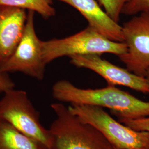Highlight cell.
Listing matches in <instances>:
<instances>
[{
	"instance_id": "1",
	"label": "cell",
	"mask_w": 149,
	"mask_h": 149,
	"mask_svg": "<svg viewBox=\"0 0 149 149\" xmlns=\"http://www.w3.org/2000/svg\"><path fill=\"white\" fill-rule=\"evenodd\" d=\"M52 95L71 105H90L109 109L119 119H137L149 117V101H142L116 86L83 89L67 80H60L52 87Z\"/></svg>"
},
{
	"instance_id": "2",
	"label": "cell",
	"mask_w": 149,
	"mask_h": 149,
	"mask_svg": "<svg viewBox=\"0 0 149 149\" xmlns=\"http://www.w3.org/2000/svg\"><path fill=\"white\" fill-rule=\"evenodd\" d=\"M56 118L49 132L52 149H114L98 130L84 122L60 103L51 104Z\"/></svg>"
},
{
	"instance_id": "3",
	"label": "cell",
	"mask_w": 149,
	"mask_h": 149,
	"mask_svg": "<svg viewBox=\"0 0 149 149\" xmlns=\"http://www.w3.org/2000/svg\"><path fill=\"white\" fill-rule=\"evenodd\" d=\"M42 49L44 61L47 65L59 58L76 55L109 53L119 56L126 53L127 47L124 42L112 41L88 26L69 37L42 41Z\"/></svg>"
},
{
	"instance_id": "4",
	"label": "cell",
	"mask_w": 149,
	"mask_h": 149,
	"mask_svg": "<svg viewBox=\"0 0 149 149\" xmlns=\"http://www.w3.org/2000/svg\"><path fill=\"white\" fill-rule=\"evenodd\" d=\"M70 111L98 130L112 146L119 149H149V133L136 131L112 118L103 108L71 105Z\"/></svg>"
},
{
	"instance_id": "5",
	"label": "cell",
	"mask_w": 149,
	"mask_h": 149,
	"mask_svg": "<svg viewBox=\"0 0 149 149\" xmlns=\"http://www.w3.org/2000/svg\"><path fill=\"white\" fill-rule=\"evenodd\" d=\"M0 118L48 149H52L51 134L41 124L39 114L26 91L13 88L4 92L0 100Z\"/></svg>"
},
{
	"instance_id": "6",
	"label": "cell",
	"mask_w": 149,
	"mask_h": 149,
	"mask_svg": "<svg viewBox=\"0 0 149 149\" xmlns=\"http://www.w3.org/2000/svg\"><path fill=\"white\" fill-rule=\"evenodd\" d=\"M34 13L27 12V18L22 37L15 50L5 62L0 64V72H20L38 80H42L45 66L43 58L42 42L34 28Z\"/></svg>"
},
{
	"instance_id": "7",
	"label": "cell",
	"mask_w": 149,
	"mask_h": 149,
	"mask_svg": "<svg viewBox=\"0 0 149 149\" xmlns=\"http://www.w3.org/2000/svg\"><path fill=\"white\" fill-rule=\"evenodd\" d=\"M122 32L127 51L119 59L129 71L145 77L149 69V12L134 16L123 24Z\"/></svg>"
},
{
	"instance_id": "8",
	"label": "cell",
	"mask_w": 149,
	"mask_h": 149,
	"mask_svg": "<svg viewBox=\"0 0 149 149\" xmlns=\"http://www.w3.org/2000/svg\"><path fill=\"white\" fill-rule=\"evenodd\" d=\"M69 58L71 64L77 68L93 71L106 80L108 85L123 86L145 94H149V85L145 77L112 64L102 58L101 55H76Z\"/></svg>"
},
{
	"instance_id": "9",
	"label": "cell",
	"mask_w": 149,
	"mask_h": 149,
	"mask_svg": "<svg viewBox=\"0 0 149 149\" xmlns=\"http://www.w3.org/2000/svg\"><path fill=\"white\" fill-rule=\"evenodd\" d=\"M26 10L0 5V64L8 59L21 39L27 21Z\"/></svg>"
},
{
	"instance_id": "10",
	"label": "cell",
	"mask_w": 149,
	"mask_h": 149,
	"mask_svg": "<svg viewBox=\"0 0 149 149\" xmlns=\"http://www.w3.org/2000/svg\"><path fill=\"white\" fill-rule=\"evenodd\" d=\"M79 11L88 26L114 42H124L122 26L114 21L95 0H58Z\"/></svg>"
},
{
	"instance_id": "11",
	"label": "cell",
	"mask_w": 149,
	"mask_h": 149,
	"mask_svg": "<svg viewBox=\"0 0 149 149\" xmlns=\"http://www.w3.org/2000/svg\"><path fill=\"white\" fill-rule=\"evenodd\" d=\"M0 149H49L0 118Z\"/></svg>"
},
{
	"instance_id": "12",
	"label": "cell",
	"mask_w": 149,
	"mask_h": 149,
	"mask_svg": "<svg viewBox=\"0 0 149 149\" xmlns=\"http://www.w3.org/2000/svg\"><path fill=\"white\" fill-rule=\"evenodd\" d=\"M0 5L37 12L45 19L55 16L53 0H0Z\"/></svg>"
},
{
	"instance_id": "13",
	"label": "cell",
	"mask_w": 149,
	"mask_h": 149,
	"mask_svg": "<svg viewBox=\"0 0 149 149\" xmlns=\"http://www.w3.org/2000/svg\"><path fill=\"white\" fill-rule=\"evenodd\" d=\"M107 14L116 22L118 23L124 6L130 0H98Z\"/></svg>"
},
{
	"instance_id": "14",
	"label": "cell",
	"mask_w": 149,
	"mask_h": 149,
	"mask_svg": "<svg viewBox=\"0 0 149 149\" xmlns=\"http://www.w3.org/2000/svg\"><path fill=\"white\" fill-rule=\"evenodd\" d=\"M143 12H149V0H130L124 6L122 14L135 16Z\"/></svg>"
},
{
	"instance_id": "15",
	"label": "cell",
	"mask_w": 149,
	"mask_h": 149,
	"mask_svg": "<svg viewBox=\"0 0 149 149\" xmlns=\"http://www.w3.org/2000/svg\"><path fill=\"white\" fill-rule=\"evenodd\" d=\"M118 121L135 130L149 133V117L137 119H119Z\"/></svg>"
},
{
	"instance_id": "16",
	"label": "cell",
	"mask_w": 149,
	"mask_h": 149,
	"mask_svg": "<svg viewBox=\"0 0 149 149\" xmlns=\"http://www.w3.org/2000/svg\"><path fill=\"white\" fill-rule=\"evenodd\" d=\"M15 84L7 73L0 72V93L5 92L7 91L13 89Z\"/></svg>"
},
{
	"instance_id": "17",
	"label": "cell",
	"mask_w": 149,
	"mask_h": 149,
	"mask_svg": "<svg viewBox=\"0 0 149 149\" xmlns=\"http://www.w3.org/2000/svg\"><path fill=\"white\" fill-rule=\"evenodd\" d=\"M145 78H146V79L147 80L148 83L149 85V69L147 71V72H146V75H145Z\"/></svg>"
},
{
	"instance_id": "18",
	"label": "cell",
	"mask_w": 149,
	"mask_h": 149,
	"mask_svg": "<svg viewBox=\"0 0 149 149\" xmlns=\"http://www.w3.org/2000/svg\"><path fill=\"white\" fill-rule=\"evenodd\" d=\"M114 149H116V148H114Z\"/></svg>"
}]
</instances>
